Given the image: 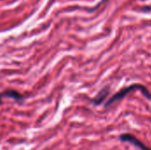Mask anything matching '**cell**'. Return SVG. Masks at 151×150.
<instances>
[{
    "label": "cell",
    "mask_w": 151,
    "mask_h": 150,
    "mask_svg": "<svg viewBox=\"0 0 151 150\" xmlns=\"http://www.w3.org/2000/svg\"><path fill=\"white\" fill-rule=\"evenodd\" d=\"M4 96H10V97L14 98L15 100H20V99H22V96H21L19 93H17V92H15V91H12V90H11V91H6V92L2 93V94L0 95V103H1L2 98H3Z\"/></svg>",
    "instance_id": "obj_4"
},
{
    "label": "cell",
    "mask_w": 151,
    "mask_h": 150,
    "mask_svg": "<svg viewBox=\"0 0 151 150\" xmlns=\"http://www.w3.org/2000/svg\"><path fill=\"white\" fill-rule=\"evenodd\" d=\"M109 93H110V88H109V87H106V88H104L103 90H101V91L99 92V94L97 95V96L93 100L94 104H96V105L101 104V103L106 99V97L108 96Z\"/></svg>",
    "instance_id": "obj_3"
},
{
    "label": "cell",
    "mask_w": 151,
    "mask_h": 150,
    "mask_svg": "<svg viewBox=\"0 0 151 150\" xmlns=\"http://www.w3.org/2000/svg\"><path fill=\"white\" fill-rule=\"evenodd\" d=\"M119 140L121 141H125V142H129L133 145H134L135 147L139 148L142 150H151V148L146 146L143 142H142L139 139H137L134 135L131 134V133H122L119 135Z\"/></svg>",
    "instance_id": "obj_2"
},
{
    "label": "cell",
    "mask_w": 151,
    "mask_h": 150,
    "mask_svg": "<svg viewBox=\"0 0 151 150\" xmlns=\"http://www.w3.org/2000/svg\"><path fill=\"white\" fill-rule=\"evenodd\" d=\"M105 1H106V0H102V2H101L100 4H98V5H100V4H101L102 3H104V2H105ZM98 5H97V6H98ZM97 6H96V7H97Z\"/></svg>",
    "instance_id": "obj_5"
},
{
    "label": "cell",
    "mask_w": 151,
    "mask_h": 150,
    "mask_svg": "<svg viewBox=\"0 0 151 150\" xmlns=\"http://www.w3.org/2000/svg\"><path fill=\"white\" fill-rule=\"evenodd\" d=\"M134 90H141L142 93L148 99L151 100V93L149 91V89H148L145 86H143V85H142V84H132V85H130V86H128V87H127V88H122V89L119 90L117 94H115L112 97H111V98L107 101V103H105L104 107H105V108H108L109 106H111V105L113 104L114 103H116V102L121 100L122 98H124L126 95H127L129 93L133 92Z\"/></svg>",
    "instance_id": "obj_1"
}]
</instances>
